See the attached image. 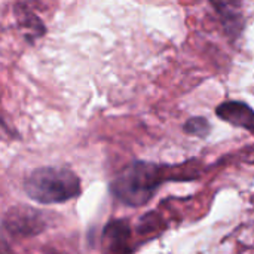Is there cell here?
<instances>
[{
	"mask_svg": "<svg viewBox=\"0 0 254 254\" xmlns=\"http://www.w3.org/2000/svg\"><path fill=\"white\" fill-rule=\"evenodd\" d=\"M210 128H211L210 122L202 116L189 118L183 125V131L188 135H193V137H198V138H205L210 134Z\"/></svg>",
	"mask_w": 254,
	"mask_h": 254,
	"instance_id": "obj_8",
	"label": "cell"
},
{
	"mask_svg": "<svg viewBox=\"0 0 254 254\" xmlns=\"http://www.w3.org/2000/svg\"><path fill=\"white\" fill-rule=\"evenodd\" d=\"M1 226L12 237L33 238L45 232L49 223L46 213L28 205H15L4 213Z\"/></svg>",
	"mask_w": 254,
	"mask_h": 254,
	"instance_id": "obj_3",
	"label": "cell"
},
{
	"mask_svg": "<svg viewBox=\"0 0 254 254\" xmlns=\"http://www.w3.org/2000/svg\"><path fill=\"white\" fill-rule=\"evenodd\" d=\"M131 238V228L125 219H113L103 229V244L109 250L121 252Z\"/></svg>",
	"mask_w": 254,
	"mask_h": 254,
	"instance_id": "obj_7",
	"label": "cell"
},
{
	"mask_svg": "<svg viewBox=\"0 0 254 254\" xmlns=\"http://www.w3.org/2000/svg\"><path fill=\"white\" fill-rule=\"evenodd\" d=\"M25 195L36 204L55 205L76 199L82 193L80 177L67 167L45 165L31 170L24 182Z\"/></svg>",
	"mask_w": 254,
	"mask_h": 254,
	"instance_id": "obj_2",
	"label": "cell"
},
{
	"mask_svg": "<svg viewBox=\"0 0 254 254\" xmlns=\"http://www.w3.org/2000/svg\"><path fill=\"white\" fill-rule=\"evenodd\" d=\"M15 25L21 31L24 40L33 46L48 34V27L40 15L27 0H18L12 6Z\"/></svg>",
	"mask_w": 254,
	"mask_h": 254,
	"instance_id": "obj_4",
	"label": "cell"
},
{
	"mask_svg": "<svg viewBox=\"0 0 254 254\" xmlns=\"http://www.w3.org/2000/svg\"><path fill=\"white\" fill-rule=\"evenodd\" d=\"M229 37L238 39L244 30L243 0H210Z\"/></svg>",
	"mask_w": 254,
	"mask_h": 254,
	"instance_id": "obj_5",
	"label": "cell"
},
{
	"mask_svg": "<svg viewBox=\"0 0 254 254\" xmlns=\"http://www.w3.org/2000/svg\"><path fill=\"white\" fill-rule=\"evenodd\" d=\"M216 115L223 122L254 134V110L247 103L237 100L223 101L216 107Z\"/></svg>",
	"mask_w": 254,
	"mask_h": 254,
	"instance_id": "obj_6",
	"label": "cell"
},
{
	"mask_svg": "<svg viewBox=\"0 0 254 254\" xmlns=\"http://www.w3.org/2000/svg\"><path fill=\"white\" fill-rule=\"evenodd\" d=\"M174 168L149 161H132L116 174L109 190L116 201L127 207H144L165 182L179 180L173 173Z\"/></svg>",
	"mask_w": 254,
	"mask_h": 254,
	"instance_id": "obj_1",
	"label": "cell"
}]
</instances>
